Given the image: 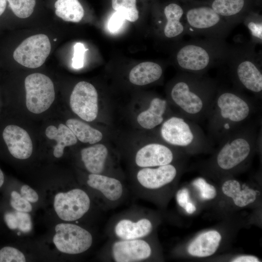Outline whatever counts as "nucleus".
Masks as SVG:
<instances>
[{
  "instance_id": "37998d69",
  "label": "nucleus",
  "mask_w": 262,
  "mask_h": 262,
  "mask_svg": "<svg viewBox=\"0 0 262 262\" xmlns=\"http://www.w3.org/2000/svg\"><path fill=\"white\" fill-rule=\"evenodd\" d=\"M7 0H0V16L4 12L7 4Z\"/></svg>"
},
{
  "instance_id": "412c9836",
  "label": "nucleus",
  "mask_w": 262,
  "mask_h": 262,
  "mask_svg": "<svg viewBox=\"0 0 262 262\" xmlns=\"http://www.w3.org/2000/svg\"><path fill=\"white\" fill-rule=\"evenodd\" d=\"M221 240V235L216 230L203 232L190 244L188 252L192 256L198 257L211 256L217 249Z\"/></svg>"
},
{
  "instance_id": "c756f323",
  "label": "nucleus",
  "mask_w": 262,
  "mask_h": 262,
  "mask_svg": "<svg viewBox=\"0 0 262 262\" xmlns=\"http://www.w3.org/2000/svg\"><path fill=\"white\" fill-rule=\"evenodd\" d=\"M113 8L121 13L126 20L136 21L139 17L136 0H112Z\"/></svg>"
},
{
  "instance_id": "f704fd0d",
  "label": "nucleus",
  "mask_w": 262,
  "mask_h": 262,
  "mask_svg": "<svg viewBox=\"0 0 262 262\" xmlns=\"http://www.w3.org/2000/svg\"><path fill=\"white\" fill-rule=\"evenodd\" d=\"M87 49L84 45L77 42L74 46V53L72 58V66L74 69H80L84 66V54Z\"/></svg>"
},
{
  "instance_id": "0eeeda50",
  "label": "nucleus",
  "mask_w": 262,
  "mask_h": 262,
  "mask_svg": "<svg viewBox=\"0 0 262 262\" xmlns=\"http://www.w3.org/2000/svg\"><path fill=\"white\" fill-rule=\"evenodd\" d=\"M26 103L27 109L34 114H40L48 110L55 98L53 83L46 75L35 73L25 80Z\"/></svg>"
},
{
  "instance_id": "423d86ee",
  "label": "nucleus",
  "mask_w": 262,
  "mask_h": 262,
  "mask_svg": "<svg viewBox=\"0 0 262 262\" xmlns=\"http://www.w3.org/2000/svg\"><path fill=\"white\" fill-rule=\"evenodd\" d=\"M257 134L252 127L245 126L223 139L216 155V163L222 169H233L249 156L255 144Z\"/></svg>"
},
{
  "instance_id": "58836bf2",
  "label": "nucleus",
  "mask_w": 262,
  "mask_h": 262,
  "mask_svg": "<svg viewBox=\"0 0 262 262\" xmlns=\"http://www.w3.org/2000/svg\"><path fill=\"white\" fill-rule=\"evenodd\" d=\"M176 199L178 204L184 208L186 203L189 202V194L188 190L183 188L179 190L176 194Z\"/></svg>"
},
{
  "instance_id": "f8f14e48",
  "label": "nucleus",
  "mask_w": 262,
  "mask_h": 262,
  "mask_svg": "<svg viewBox=\"0 0 262 262\" xmlns=\"http://www.w3.org/2000/svg\"><path fill=\"white\" fill-rule=\"evenodd\" d=\"M98 95L91 83L82 81L75 86L70 97L72 111L85 121L91 122L97 117Z\"/></svg>"
},
{
  "instance_id": "ddd939ff",
  "label": "nucleus",
  "mask_w": 262,
  "mask_h": 262,
  "mask_svg": "<svg viewBox=\"0 0 262 262\" xmlns=\"http://www.w3.org/2000/svg\"><path fill=\"white\" fill-rule=\"evenodd\" d=\"M110 252L112 260L116 262H142L152 254L150 245L144 238L118 239L112 244Z\"/></svg>"
},
{
  "instance_id": "f257e3e1",
  "label": "nucleus",
  "mask_w": 262,
  "mask_h": 262,
  "mask_svg": "<svg viewBox=\"0 0 262 262\" xmlns=\"http://www.w3.org/2000/svg\"><path fill=\"white\" fill-rule=\"evenodd\" d=\"M217 90L213 80L184 72L171 88L170 95L186 118L198 120L208 115Z\"/></svg>"
},
{
  "instance_id": "6e6552de",
  "label": "nucleus",
  "mask_w": 262,
  "mask_h": 262,
  "mask_svg": "<svg viewBox=\"0 0 262 262\" xmlns=\"http://www.w3.org/2000/svg\"><path fill=\"white\" fill-rule=\"evenodd\" d=\"M53 242L61 252L78 254L87 250L92 246L91 234L81 227L70 223H60L55 226Z\"/></svg>"
},
{
  "instance_id": "4c0bfd02",
  "label": "nucleus",
  "mask_w": 262,
  "mask_h": 262,
  "mask_svg": "<svg viewBox=\"0 0 262 262\" xmlns=\"http://www.w3.org/2000/svg\"><path fill=\"white\" fill-rule=\"evenodd\" d=\"M21 196L30 202L34 203L38 200L37 193L27 185H23L20 189Z\"/></svg>"
},
{
  "instance_id": "c85d7f7f",
  "label": "nucleus",
  "mask_w": 262,
  "mask_h": 262,
  "mask_svg": "<svg viewBox=\"0 0 262 262\" xmlns=\"http://www.w3.org/2000/svg\"><path fill=\"white\" fill-rule=\"evenodd\" d=\"M248 29L251 42L255 45L262 43V18L258 13L250 11L242 21Z\"/></svg>"
},
{
  "instance_id": "473e14b6",
  "label": "nucleus",
  "mask_w": 262,
  "mask_h": 262,
  "mask_svg": "<svg viewBox=\"0 0 262 262\" xmlns=\"http://www.w3.org/2000/svg\"><path fill=\"white\" fill-rule=\"evenodd\" d=\"M193 184L199 190L200 197L203 199H212L215 197V188L213 185L207 183L204 179L199 178L196 179Z\"/></svg>"
},
{
  "instance_id": "5701e85b",
  "label": "nucleus",
  "mask_w": 262,
  "mask_h": 262,
  "mask_svg": "<svg viewBox=\"0 0 262 262\" xmlns=\"http://www.w3.org/2000/svg\"><path fill=\"white\" fill-rule=\"evenodd\" d=\"M163 73V68L159 64L144 62L132 68L129 74V80L134 84L145 85L159 80Z\"/></svg>"
},
{
  "instance_id": "a878e982",
  "label": "nucleus",
  "mask_w": 262,
  "mask_h": 262,
  "mask_svg": "<svg viewBox=\"0 0 262 262\" xmlns=\"http://www.w3.org/2000/svg\"><path fill=\"white\" fill-rule=\"evenodd\" d=\"M222 190L226 196L232 198L238 207H244L253 203L256 199V192L247 186L241 189L239 181L234 180L226 181L222 185Z\"/></svg>"
},
{
  "instance_id": "a18cd8bd",
  "label": "nucleus",
  "mask_w": 262,
  "mask_h": 262,
  "mask_svg": "<svg viewBox=\"0 0 262 262\" xmlns=\"http://www.w3.org/2000/svg\"></svg>"
},
{
  "instance_id": "39448f33",
  "label": "nucleus",
  "mask_w": 262,
  "mask_h": 262,
  "mask_svg": "<svg viewBox=\"0 0 262 262\" xmlns=\"http://www.w3.org/2000/svg\"><path fill=\"white\" fill-rule=\"evenodd\" d=\"M186 34L225 39L234 27L209 5H193L184 10Z\"/></svg>"
},
{
  "instance_id": "e433bc0d",
  "label": "nucleus",
  "mask_w": 262,
  "mask_h": 262,
  "mask_svg": "<svg viewBox=\"0 0 262 262\" xmlns=\"http://www.w3.org/2000/svg\"><path fill=\"white\" fill-rule=\"evenodd\" d=\"M125 20L126 19L123 15L115 11V12L112 15L108 21V30L112 33L117 32L123 25Z\"/></svg>"
},
{
  "instance_id": "2f4dec72",
  "label": "nucleus",
  "mask_w": 262,
  "mask_h": 262,
  "mask_svg": "<svg viewBox=\"0 0 262 262\" xmlns=\"http://www.w3.org/2000/svg\"><path fill=\"white\" fill-rule=\"evenodd\" d=\"M26 259L24 254L18 249L5 246L0 250V262H24Z\"/></svg>"
},
{
  "instance_id": "393cba45",
  "label": "nucleus",
  "mask_w": 262,
  "mask_h": 262,
  "mask_svg": "<svg viewBox=\"0 0 262 262\" xmlns=\"http://www.w3.org/2000/svg\"><path fill=\"white\" fill-rule=\"evenodd\" d=\"M45 133L49 139L57 142L53 151V155L56 158L63 156L66 147L74 145L77 142V138L73 132L63 124H60L58 128L53 125L49 126L47 128Z\"/></svg>"
},
{
  "instance_id": "9b49d317",
  "label": "nucleus",
  "mask_w": 262,
  "mask_h": 262,
  "mask_svg": "<svg viewBox=\"0 0 262 262\" xmlns=\"http://www.w3.org/2000/svg\"><path fill=\"white\" fill-rule=\"evenodd\" d=\"M90 203L88 194L82 189L75 188L56 194L54 208L60 219L73 221L81 218L88 211Z\"/></svg>"
},
{
  "instance_id": "aec40b11",
  "label": "nucleus",
  "mask_w": 262,
  "mask_h": 262,
  "mask_svg": "<svg viewBox=\"0 0 262 262\" xmlns=\"http://www.w3.org/2000/svg\"><path fill=\"white\" fill-rule=\"evenodd\" d=\"M165 18L163 34L168 39L182 37L186 34L184 23L181 21L183 9L178 4L171 3L164 9Z\"/></svg>"
},
{
  "instance_id": "f3484780",
  "label": "nucleus",
  "mask_w": 262,
  "mask_h": 262,
  "mask_svg": "<svg viewBox=\"0 0 262 262\" xmlns=\"http://www.w3.org/2000/svg\"><path fill=\"white\" fill-rule=\"evenodd\" d=\"M87 184L97 191L106 203L119 202L124 194V186L119 180L104 175L90 174Z\"/></svg>"
},
{
  "instance_id": "cd10ccee",
  "label": "nucleus",
  "mask_w": 262,
  "mask_h": 262,
  "mask_svg": "<svg viewBox=\"0 0 262 262\" xmlns=\"http://www.w3.org/2000/svg\"><path fill=\"white\" fill-rule=\"evenodd\" d=\"M66 125L76 138L82 143L94 144L102 138V134L99 131L78 119H69Z\"/></svg>"
},
{
  "instance_id": "a211bd4d",
  "label": "nucleus",
  "mask_w": 262,
  "mask_h": 262,
  "mask_svg": "<svg viewBox=\"0 0 262 262\" xmlns=\"http://www.w3.org/2000/svg\"><path fill=\"white\" fill-rule=\"evenodd\" d=\"M152 229V224L147 217L141 216L135 219L123 217L116 222L113 232L118 239L133 240L147 237Z\"/></svg>"
},
{
  "instance_id": "dca6fc26",
  "label": "nucleus",
  "mask_w": 262,
  "mask_h": 262,
  "mask_svg": "<svg viewBox=\"0 0 262 262\" xmlns=\"http://www.w3.org/2000/svg\"><path fill=\"white\" fill-rule=\"evenodd\" d=\"M2 136L13 157L18 159H26L31 156L33 143L25 130L16 125H10L4 128Z\"/></svg>"
},
{
  "instance_id": "c03bdc74",
  "label": "nucleus",
  "mask_w": 262,
  "mask_h": 262,
  "mask_svg": "<svg viewBox=\"0 0 262 262\" xmlns=\"http://www.w3.org/2000/svg\"><path fill=\"white\" fill-rule=\"evenodd\" d=\"M4 181V177L1 169L0 168V188L2 186Z\"/></svg>"
},
{
  "instance_id": "4be33fe9",
  "label": "nucleus",
  "mask_w": 262,
  "mask_h": 262,
  "mask_svg": "<svg viewBox=\"0 0 262 262\" xmlns=\"http://www.w3.org/2000/svg\"><path fill=\"white\" fill-rule=\"evenodd\" d=\"M82 160L86 169L92 174H101L105 167L108 155L107 147L102 144H96L81 150Z\"/></svg>"
},
{
  "instance_id": "2eb2a0df",
  "label": "nucleus",
  "mask_w": 262,
  "mask_h": 262,
  "mask_svg": "<svg viewBox=\"0 0 262 262\" xmlns=\"http://www.w3.org/2000/svg\"><path fill=\"white\" fill-rule=\"evenodd\" d=\"M252 0H209L207 4L226 21L236 26L252 10Z\"/></svg>"
},
{
  "instance_id": "7ed1b4c3",
  "label": "nucleus",
  "mask_w": 262,
  "mask_h": 262,
  "mask_svg": "<svg viewBox=\"0 0 262 262\" xmlns=\"http://www.w3.org/2000/svg\"><path fill=\"white\" fill-rule=\"evenodd\" d=\"M230 48L225 39H193L177 48L175 60L183 72L203 75L210 69L225 64Z\"/></svg>"
},
{
  "instance_id": "b1692460",
  "label": "nucleus",
  "mask_w": 262,
  "mask_h": 262,
  "mask_svg": "<svg viewBox=\"0 0 262 262\" xmlns=\"http://www.w3.org/2000/svg\"><path fill=\"white\" fill-rule=\"evenodd\" d=\"M167 102L159 98H153L148 109L141 113L137 116V122L143 128L152 129L161 124L166 109Z\"/></svg>"
},
{
  "instance_id": "ea45409f",
  "label": "nucleus",
  "mask_w": 262,
  "mask_h": 262,
  "mask_svg": "<svg viewBox=\"0 0 262 262\" xmlns=\"http://www.w3.org/2000/svg\"><path fill=\"white\" fill-rule=\"evenodd\" d=\"M4 218L7 226L10 229H17V219L15 212L6 213Z\"/></svg>"
},
{
  "instance_id": "c9c22d12",
  "label": "nucleus",
  "mask_w": 262,
  "mask_h": 262,
  "mask_svg": "<svg viewBox=\"0 0 262 262\" xmlns=\"http://www.w3.org/2000/svg\"><path fill=\"white\" fill-rule=\"evenodd\" d=\"M15 213L17 219V229L25 233L30 231L32 229V222L30 215L27 212L16 211Z\"/></svg>"
},
{
  "instance_id": "6ab92c4d",
  "label": "nucleus",
  "mask_w": 262,
  "mask_h": 262,
  "mask_svg": "<svg viewBox=\"0 0 262 262\" xmlns=\"http://www.w3.org/2000/svg\"><path fill=\"white\" fill-rule=\"evenodd\" d=\"M173 154L167 147L158 143L148 144L137 152L135 162L140 167H152L170 164Z\"/></svg>"
},
{
  "instance_id": "72a5a7b5",
  "label": "nucleus",
  "mask_w": 262,
  "mask_h": 262,
  "mask_svg": "<svg viewBox=\"0 0 262 262\" xmlns=\"http://www.w3.org/2000/svg\"><path fill=\"white\" fill-rule=\"evenodd\" d=\"M10 204L16 211L29 213L32 210V206L29 201L22 197L16 191L11 194Z\"/></svg>"
},
{
  "instance_id": "4468645a",
  "label": "nucleus",
  "mask_w": 262,
  "mask_h": 262,
  "mask_svg": "<svg viewBox=\"0 0 262 262\" xmlns=\"http://www.w3.org/2000/svg\"><path fill=\"white\" fill-rule=\"evenodd\" d=\"M176 175L175 167L169 164L155 168L144 167L138 171L136 180L141 189L155 190L171 182Z\"/></svg>"
},
{
  "instance_id": "9d476101",
  "label": "nucleus",
  "mask_w": 262,
  "mask_h": 262,
  "mask_svg": "<svg viewBox=\"0 0 262 262\" xmlns=\"http://www.w3.org/2000/svg\"><path fill=\"white\" fill-rule=\"evenodd\" d=\"M50 50L48 37L44 34H37L25 39L15 50L13 57L19 64L35 68L45 63Z\"/></svg>"
},
{
  "instance_id": "79ce46f5",
  "label": "nucleus",
  "mask_w": 262,
  "mask_h": 262,
  "mask_svg": "<svg viewBox=\"0 0 262 262\" xmlns=\"http://www.w3.org/2000/svg\"><path fill=\"white\" fill-rule=\"evenodd\" d=\"M186 212L189 214H192L196 210V208L195 206L191 202H188L184 208Z\"/></svg>"
},
{
  "instance_id": "f03ea898",
  "label": "nucleus",
  "mask_w": 262,
  "mask_h": 262,
  "mask_svg": "<svg viewBox=\"0 0 262 262\" xmlns=\"http://www.w3.org/2000/svg\"><path fill=\"white\" fill-rule=\"evenodd\" d=\"M253 112L249 100L237 90L218 89L208 115L212 135L221 141L244 127Z\"/></svg>"
},
{
  "instance_id": "7c9ffc66",
  "label": "nucleus",
  "mask_w": 262,
  "mask_h": 262,
  "mask_svg": "<svg viewBox=\"0 0 262 262\" xmlns=\"http://www.w3.org/2000/svg\"><path fill=\"white\" fill-rule=\"evenodd\" d=\"M9 6L17 17L25 18L30 16L33 12L35 0H7Z\"/></svg>"
},
{
  "instance_id": "bb28decb",
  "label": "nucleus",
  "mask_w": 262,
  "mask_h": 262,
  "mask_svg": "<svg viewBox=\"0 0 262 262\" xmlns=\"http://www.w3.org/2000/svg\"><path fill=\"white\" fill-rule=\"evenodd\" d=\"M55 14L66 21L80 22L84 10L78 0H57L54 4Z\"/></svg>"
},
{
  "instance_id": "a19ab883",
  "label": "nucleus",
  "mask_w": 262,
  "mask_h": 262,
  "mask_svg": "<svg viewBox=\"0 0 262 262\" xmlns=\"http://www.w3.org/2000/svg\"><path fill=\"white\" fill-rule=\"evenodd\" d=\"M231 262H258L259 259L255 256L246 255L236 257L233 259Z\"/></svg>"
},
{
  "instance_id": "20e7f679",
  "label": "nucleus",
  "mask_w": 262,
  "mask_h": 262,
  "mask_svg": "<svg viewBox=\"0 0 262 262\" xmlns=\"http://www.w3.org/2000/svg\"><path fill=\"white\" fill-rule=\"evenodd\" d=\"M251 41L230 45L225 64H228L231 78L239 89L257 96L262 92L261 53L255 49Z\"/></svg>"
},
{
  "instance_id": "1a4fd4ad",
  "label": "nucleus",
  "mask_w": 262,
  "mask_h": 262,
  "mask_svg": "<svg viewBox=\"0 0 262 262\" xmlns=\"http://www.w3.org/2000/svg\"><path fill=\"white\" fill-rule=\"evenodd\" d=\"M161 134L165 141L173 146L187 147L205 144L198 127L186 118L171 117L163 123Z\"/></svg>"
}]
</instances>
